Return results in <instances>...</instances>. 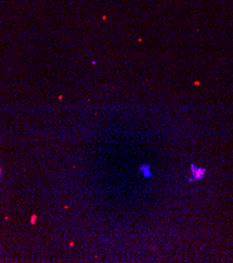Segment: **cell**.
I'll list each match as a JSON object with an SVG mask.
<instances>
[{
    "label": "cell",
    "mask_w": 233,
    "mask_h": 263,
    "mask_svg": "<svg viewBox=\"0 0 233 263\" xmlns=\"http://www.w3.org/2000/svg\"><path fill=\"white\" fill-rule=\"evenodd\" d=\"M190 171H191V173H192V176L188 179L189 182H195V180H197V179H203L204 176H205V173H206V169L196 167V166L193 165V163L190 167Z\"/></svg>",
    "instance_id": "obj_1"
},
{
    "label": "cell",
    "mask_w": 233,
    "mask_h": 263,
    "mask_svg": "<svg viewBox=\"0 0 233 263\" xmlns=\"http://www.w3.org/2000/svg\"><path fill=\"white\" fill-rule=\"evenodd\" d=\"M140 171L142 172V174L144 175V177H146V178H149L151 175H152V173H151V171H150V167H149V166H146V165L141 166Z\"/></svg>",
    "instance_id": "obj_2"
}]
</instances>
